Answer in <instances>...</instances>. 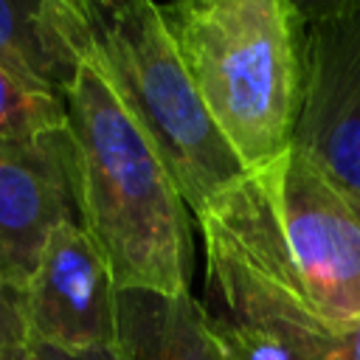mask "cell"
Returning a JSON list of instances; mask_svg holds the SVG:
<instances>
[{"label":"cell","mask_w":360,"mask_h":360,"mask_svg":"<svg viewBox=\"0 0 360 360\" xmlns=\"http://www.w3.org/2000/svg\"><path fill=\"white\" fill-rule=\"evenodd\" d=\"M62 135L76 219L115 287L191 292V211L96 42L65 93Z\"/></svg>","instance_id":"cell-1"},{"label":"cell","mask_w":360,"mask_h":360,"mask_svg":"<svg viewBox=\"0 0 360 360\" xmlns=\"http://www.w3.org/2000/svg\"><path fill=\"white\" fill-rule=\"evenodd\" d=\"M188 76L248 172L290 146L304 84V8L292 0L160 6Z\"/></svg>","instance_id":"cell-2"},{"label":"cell","mask_w":360,"mask_h":360,"mask_svg":"<svg viewBox=\"0 0 360 360\" xmlns=\"http://www.w3.org/2000/svg\"><path fill=\"white\" fill-rule=\"evenodd\" d=\"M96 48L169 166L191 217L248 169L217 129L158 3H87Z\"/></svg>","instance_id":"cell-3"},{"label":"cell","mask_w":360,"mask_h":360,"mask_svg":"<svg viewBox=\"0 0 360 360\" xmlns=\"http://www.w3.org/2000/svg\"><path fill=\"white\" fill-rule=\"evenodd\" d=\"M233 186L194 217L214 326L281 360H360V321H332L301 295Z\"/></svg>","instance_id":"cell-4"},{"label":"cell","mask_w":360,"mask_h":360,"mask_svg":"<svg viewBox=\"0 0 360 360\" xmlns=\"http://www.w3.org/2000/svg\"><path fill=\"white\" fill-rule=\"evenodd\" d=\"M233 188L301 295L332 321H360V200L295 146Z\"/></svg>","instance_id":"cell-5"},{"label":"cell","mask_w":360,"mask_h":360,"mask_svg":"<svg viewBox=\"0 0 360 360\" xmlns=\"http://www.w3.org/2000/svg\"><path fill=\"white\" fill-rule=\"evenodd\" d=\"M304 8V84L292 146L360 200V0Z\"/></svg>","instance_id":"cell-6"},{"label":"cell","mask_w":360,"mask_h":360,"mask_svg":"<svg viewBox=\"0 0 360 360\" xmlns=\"http://www.w3.org/2000/svg\"><path fill=\"white\" fill-rule=\"evenodd\" d=\"M31 349L82 354L115 346L118 287L107 259L79 225L62 222L22 290Z\"/></svg>","instance_id":"cell-7"},{"label":"cell","mask_w":360,"mask_h":360,"mask_svg":"<svg viewBox=\"0 0 360 360\" xmlns=\"http://www.w3.org/2000/svg\"><path fill=\"white\" fill-rule=\"evenodd\" d=\"M68 219H76V200L65 135L0 138V264L20 295Z\"/></svg>","instance_id":"cell-8"},{"label":"cell","mask_w":360,"mask_h":360,"mask_svg":"<svg viewBox=\"0 0 360 360\" xmlns=\"http://www.w3.org/2000/svg\"><path fill=\"white\" fill-rule=\"evenodd\" d=\"M93 42L87 3L0 0V65L45 93L65 98Z\"/></svg>","instance_id":"cell-9"},{"label":"cell","mask_w":360,"mask_h":360,"mask_svg":"<svg viewBox=\"0 0 360 360\" xmlns=\"http://www.w3.org/2000/svg\"><path fill=\"white\" fill-rule=\"evenodd\" d=\"M121 360H228L205 304L191 292L118 290Z\"/></svg>","instance_id":"cell-10"},{"label":"cell","mask_w":360,"mask_h":360,"mask_svg":"<svg viewBox=\"0 0 360 360\" xmlns=\"http://www.w3.org/2000/svg\"><path fill=\"white\" fill-rule=\"evenodd\" d=\"M65 129V98L0 65V138H39Z\"/></svg>","instance_id":"cell-11"},{"label":"cell","mask_w":360,"mask_h":360,"mask_svg":"<svg viewBox=\"0 0 360 360\" xmlns=\"http://www.w3.org/2000/svg\"><path fill=\"white\" fill-rule=\"evenodd\" d=\"M28 352L31 338L22 318V295L0 264V360H25Z\"/></svg>","instance_id":"cell-12"},{"label":"cell","mask_w":360,"mask_h":360,"mask_svg":"<svg viewBox=\"0 0 360 360\" xmlns=\"http://www.w3.org/2000/svg\"><path fill=\"white\" fill-rule=\"evenodd\" d=\"M45 360H121L115 346L110 349H96V352H82V354H65V352H51V349H37Z\"/></svg>","instance_id":"cell-13"},{"label":"cell","mask_w":360,"mask_h":360,"mask_svg":"<svg viewBox=\"0 0 360 360\" xmlns=\"http://www.w3.org/2000/svg\"><path fill=\"white\" fill-rule=\"evenodd\" d=\"M25 360H45V357H42V354H39V352H37V349H31V352H28V357H25Z\"/></svg>","instance_id":"cell-14"}]
</instances>
